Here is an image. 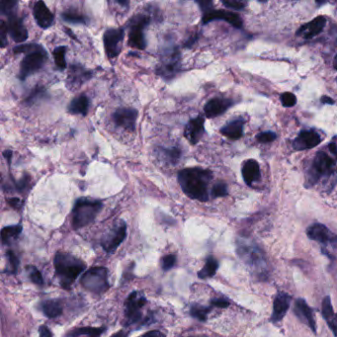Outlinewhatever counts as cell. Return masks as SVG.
I'll use <instances>...</instances> for the list:
<instances>
[{"mask_svg":"<svg viewBox=\"0 0 337 337\" xmlns=\"http://www.w3.org/2000/svg\"><path fill=\"white\" fill-rule=\"evenodd\" d=\"M334 66H335V68L337 70V54L336 55L335 59H334Z\"/></svg>","mask_w":337,"mask_h":337,"instance_id":"cell-57","label":"cell"},{"mask_svg":"<svg viewBox=\"0 0 337 337\" xmlns=\"http://www.w3.org/2000/svg\"><path fill=\"white\" fill-rule=\"evenodd\" d=\"M334 165L335 161L329 156L328 153L325 151H319L313 161L310 181L312 183H316L322 176L330 174L334 168Z\"/></svg>","mask_w":337,"mask_h":337,"instance_id":"cell-10","label":"cell"},{"mask_svg":"<svg viewBox=\"0 0 337 337\" xmlns=\"http://www.w3.org/2000/svg\"><path fill=\"white\" fill-rule=\"evenodd\" d=\"M280 98L284 107H293L297 103V97L291 92L283 93Z\"/></svg>","mask_w":337,"mask_h":337,"instance_id":"cell-45","label":"cell"},{"mask_svg":"<svg viewBox=\"0 0 337 337\" xmlns=\"http://www.w3.org/2000/svg\"><path fill=\"white\" fill-rule=\"evenodd\" d=\"M111 337H127V334L124 331H121V332L116 333L115 335H113Z\"/></svg>","mask_w":337,"mask_h":337,"instance_id":"cell-56","label":"cell"},{"mask_svg":"<svg viewBox=\"0 0 337 337\" xmlns=\"http://www.w3.org/2000/svg\"><path fill=\"white\" fill-rule=\"evenodd\" d=\"M181 55L178 48L168 47L161 54L156 74L166 81L174 79L181 72Z\"/></svg>","mask_w":337,"mask_h":337,"instance_id":"cell-5","label":"cell"},{"mask_svg":"<svg viewBox=\"0 0 337 337\" xmlns=\"http://www.w3.org/2000/svg\"><path fill=\"white\" fill-rule=\"evenodd\" d=\"M146 304L144 294L139 291L132 292L125 303V318L127 326H132L142 320V309Z\"/></svg>","mask_w":337,"mask_h":337,"instance_id":"cell-8","label":"cell"},{"mask_svg":"<svg viewBox=\"0 0 337 337\" xmlns=\"http://www.w3.org/2000/svg\"><path fill=\"white\" fill-rule=\"evenodd\" d=\"M223 4L228 8H234V9H243L245 7V3L237 0H230V1H223Z\"/></svg>","mask_w":337,"mask_h":337,"instance_id":"cell-47","label":"cell"},{"mask_svg":"<svg viewBox=\"0 0 337 337\" xmlns=\"http://www.w3.org/2000/svg\"><path fill=\"white\" fill-rule=\"evenodd\" d=\"M308 237L313 241L321 242L323 244L337 245V237L326 226L316 224L308 229Z\"/></svg>","mask_w":337,"mask_h":337,"instance_id":"cell-17","label":"cell"},{"mask_svg":"<svg viewBox=\"0 0 337 337\" xmlns=\"http://www.w3.org/2000/svg\"><path fill=\"white\" fill-rule=\"evenodd\" d=\"M291 297L285 293L279 294L275 300L273 305V315H272V322H280L285 317L289 310Z\"/></svg>","mask_w":337,"mask_h":337,"instance_id":"cell-23","label":"cell"},{"mask_svg":"<svg viewBox=\"0 0 337 337\" xmlns=\"http://www.w3.org/2000/svg\"><path fill=\"white\" fill-rule=\"evenodd\" d=\"M125 38L124 28H111L106 30L103 35L105 52L110 59L117 57L121 51Z\"/></svg>","mask_w":337,"mask_h":337,"instance_id":"cell-9","label":"cell"},{"mask_svg":"<svg viewBox=\"0 0 337 337\" xmlns=\"http://www.w3.org/2000/svg\"><path fill=\"white\" fill-rule=\"evenodd\" d=\"M277 138L276 134L273 132H265V133H261L256 137V140L259 143H271L273 141H275Z\"/></svg>","mask_w":337,"mask_h":337,"instance_id":"cell-46","label":"cell"},{"mask_svg":"<svg viewBox=\"0 0 337 337\" xmlns=\"http://www.w3.org/2000/svg\"><path fill=\"white\" fill-rule=\"evenodd\" d=\"M329 326L331 327L332 331L334 332L335 336L337 337V315H335L329 322H328Z\"/></svg>","mask_w":337,"mask_h":337,"instance_id":"cell-50","label":"cell"},{"mask_svg":"<svg viewBox=\"0 0 337 337\" xmlns=\"http://www.w3.org/2000/svg\"><path fill=\"white\" fill-rule=\"evenodd\" d=\"M139 116V112L133 108H119L117 109L113 115V122L119 126L127 130L128 132L134 133L136 131L137 119Z\"/></svg>","mask_w":337,"mask_h":337,"instance_id":"cell-12","label":"cell"},{"mask_svg":"<svg viewBox=\"0 0 337 337\" xmlns=\"http://www.w3.org/2000/svg\"><path fill=\"white\" fill-rule=\"evenodd\" d=\"M7 34H8V27L7 22L4 20L0 21V46L1 48H5L7 45Z\"/></svg>","mask_w":337,"mask_h":337,"instance_id":"cell-44","label":"cell"},{"mask_svg":"<svg viewBox=\"0 0 337 337\" xmlns=\"http://www.w3.org/2000/svg\"><path fill=\"white\" fill-rule=\"evenodd\" d=\"M27 271H28V276L30 278V280L38 285V286H42L44 284V279H43V276L41 274V272L38 270L37 267L33 266V265H29L27 267Z\"/></svg>","mask_w":337,"mask_h":337,"instance_id":"cell-37","label":"cell"},{"mask_svg":"<svg viewBox=\"0 0 337 337\" xmlns=\"http://www.w3.org/2000/svg\"><path fill=\"white\" fill-rule=\"evenodd\" d=\"M53 264L60 286L66 290L70 288L86 267L81 259L66 252H57Z\"/></svg>","mask_w":337,"mask_h":337,"instance_id":"cell-2","label":"cell"},{"mask_svg":"<svg viewBox=\"0 0 337 337\" xmlns=\"http://www.w3.org/2000/svg\"><path fill=\"white\" fill-rule=\"evenodd\" d=\"M176 264V256L174 254L165 255L161 260V267L164 271L172 269Z\"/></svg>","mask_w":337,"mask_h":337,"instance_id":"cell-42","label":"cell"},{"mask_svg":"<svg viewBox=\"0 0 337 337\" xmlns=\"http://www.w3.org/2000/svg\"><path fill=\"white\" fill-rule=\"evenodd\" d=\"M22 226L20 225H15V226H9L5 227L1 231V240L3 244H8L11 243L12 241H15L20 234L22 233Z\"/></svg>","mask_w":337,"mask_h":337,"instance_id":"cell-31","label":"cell"},{"mask_svg":"<svg viewBox=\"0 0 337 337\" xmlns=\"http://www.w3.org/2000/svg\"><path fill=\"white\" fill-rule=\"evenodd\" d=\"M213 178L212 171L200 167L181 169L177 180L184 194L193 200L207 202L209 200L208 187Z\"/></svg>","mask_w":337,"mask_h":337,"instance_id":"cell-1","label":"cell"},{"mask_svg":"<svg viewBox=\"0 0 337 337\" xmlns=\"http://www.w3.org/2000/svg\"><path fill=\"white\" fill-rule=\"evenodd\" d=\"M295 312L296 315L304 322H306L308 324V326L312 329V331L314 333H316V322L314 320V316H313V311L312 309L308 306V304L306 303V301L300 299L296 302V306H295Z\"/></svg>","mask_w":337,"mask_h":337,"instance_id":"cell-25","label":"cell"},{"mask_svg":"<svg viewBox=\"0 0 337 337\" xmlns=\"http://www.w3.org/2000/svg\"><path fill=\"white\" fill-rule=\"evenodd\" d=\"M102 208L103 203L100 200L88 198L77 199L71 213V226L73 230L82 229L94 222Z\"/></svg>","mask_w":337,"mask_h":337,"instance_id":"cell-4","label":"cell"},{"mask_svg":"<svg viewBox=\"0 0 337 337\" xmlns=\"http://www.w3.org/2000/svg\"><path fill=\"white\" fill-rule=\"evenodd\" d=\"M82 287L93 294L101 295L110 288L108 270L105 267H93L88 269L81 277Z\"/></svg>","mask_w":337,"mask_h":337,"instance_id":"cell-6","label":"cell"},{"mask_svg":"<svg viewBox=\"0 0 337 337\" xmlns=\"http://www.w3.org/2000/svg\"><path fill=\"white\" fill-rule=\"evenodd\" d=\"M238 252L241 256V259L245 261V263L251 266H259L264 263V259L262 257L261 252L252 245L240 243L238 246Z\"/></svg>","mask_w":337,"mask_h":337,"instance_id":"cell-22","label":"cell"},{"mask_svg":"<svg viewBox=\"0 0 337 337\" xmlns=\"http://www.w3.org/2000/svg\"><path fill=\"white\" fill-rule=\"evenodd\" d=\"M198 39H199V35H198L197 33L194 34L191 37H189V38L187 39V41H186L185 44H184V47H185V48H191L193 45L198 41Z\"/></svg>","mask_w":337,"mask_h":337,"instance_id":"cell-51","label":"cell"},{"mask_svg":"<svg viewBox=\"0 0 337 337\" xmlns=\"http://www.w3.org/2000/svg\"><path fill=\"white\" fill-rule=\"evenodd\" d=\"M7 203L14 209L16 210H19L23 207V201L20 200L19 198H10V199H7Z\"/></svg>","mask_w":337,"mask_h":337,"instance_id":"cell-48","label":"cell"},{"mask_svg":"<svg viewBox=\"0 0 337 337\" xmlns=\"http://www.w3.org/2000/svg\"><path fill=\"white\" fill-rule=\"evenodd\" d=\"M218 268H219L218 261L213 256H210L207 259L205 266L198 272V277L201 279L211 278L216 274Z\"/></svg>","mask_w":337,"mask_h":337,"instance_id":"cell-32","label":"cell"},{"mask_svg":"<svg viewBox=\"0 0 337 337\" xmlns=\"http://www.w3.org/2000/svg\"><path fill=\"white\" fill-rule=\"evenodd\" d=\"M141 337H166L165 335H163L162 333L158 332V331H151V332H148L146 333L145 335H143Z\"/></svg>","mask_w":337,"mask_h":337,"instance_id":"cell-53","label":"cell"},{"mask_svg":"<svg viewBox=\"0 0 337 337\" xmlns=\"http://www.w3.org/2000/svg\"><path fill=\"white\" fill-rule=\"evenodd\" d=\"M158 152L166 160V162L175 165L181 158L182 151L179 147H158Z\"/></svg>","mask_w":337,"mask_h":337,"instance_id":"cell-30","label":"cell"},{"mask_svg":"<svg viewBox=\"0 0 337 337\" xmlns=\"http://www.w3.org/2000/svg\"><path fill=\"white\" fill-rule=\"evenodd\" d=\"M104 332L103 328H78L73 330L68 334V337H77L80 336H88V337H99Z\"/></svg>","mask_w":337,"mask_h":337,"instance_id":"cell-33","label":"cell"},{"mask_svg":"<svg viewBox=\"0 0 337 337\" xmlns=\"http://www.w3.org/2000/svg\"><path fill=\"white\" fill-rule=\"evenodd\" d=\"M3 155H4V157L6 158L7 162L10 164V162H11V157H12V151H11L10 149H6V150L3 152Z\"/></svg>","mask_w":337,"mask_h":337,"instance_id":"cell-55","label":"cell"},{"mask_svg":"<svg viewBox=\"0 0 337 337\" xmlns=\"http://www.w3.org/2000/svg\"><path fill=\"white\" fill-rule=\"evenodd\" d=\"M6 255H7V260H8V263H9V267L7 268V270L5 272L9 273V274H16L18 272V267H19V259H18V257L11 250H8L7 253H6Z\"/></svg>","mask_w":337,"mask_h":337,"instance_id":"cell-36","label":"cell"},{"mask_svg":"<svg viewBox=\"0 0 337 337\" xmlns=\"http://www.w3.org/2000/svg\"><path fill=\"white\" fill-rule=\"evenodd\" d=\"M150 18L146 15L138 14L135 15L129 22V35L128 44L131 48L137 49H145L146 48L145 41V28L149 25Z\"/></svg>","mask_w":337,"mask_h":337,"instance_id":"cell-7","label":"cell"},{"mask_svg":"<svg viewBox=\"0 0 337 337\" xmlns=\"http://www.w3.org/2000/svg\"><path fill=\"white\" fill-rule=\"evenodd\" d=\"M228 195V186L225 182L219 181L212 188V196L214 198L225 197Z\"/></svg>","mask_w":337,"mask_h":337,"instance_id":"cell-41","label":"cell"},{"mask_svg":"<svg viewBox=\"0 0 337 337\" xmlns=\"http://www.w3.org/2000/svg\"><path fill=\"white\" fill-rule=\"evenodd\" d=\"M18 5L17 1L14 0H3L1 2V14L7 17L15 14V9Z\"/></svg>","mask_w":337,"mask_h":337,"instance_id":"cell-39","label":"cell"},{"mask_svg":"<svg viewBox=\"0 0 337 337\" xmlns=\"http://www.w3.org/2000/svg\"><path fill=\"white\" fill-rule=\"evenodd\" d=\"M233 100L227 98H213L204 106V112L207 118H216L233 106Z\"/></svg>","mask_w":337,"mask_h":337,"instance_id":"cell-20","label":"cell"},{"mask_svg":"<svg viewBox=\"0 0 337 337\" xmlns=\"http://www.w3.org/2000/svg\"><path fill=\"white\" fill-rule=\"evenodd\" d=\"M30 182H31L30 176H29V175H24V176L21 178V180H19V181H14L15 189H16L18 192H24L25 190L28 189V187H29V185H30Z\"/></svg>","mask_w":337,"mask_h":337,"instance_id":"cell-43","label":"cell"},{"mask_svg":"<svg viewBox=\"0 0 337 337\" xmlns=\"http://www.w3.org/2000/svg\"><path fill=\"white\" fill-rule=\"evenodd\" d=\"M93 76V71L88 70L79 63L71 64L67 75L66 84L69 89H73L81 86L84 82L89 80Z\"/></svg>","mask_w":337,"mask_h":337,"instance_id":"cell-14","label":"cell"},{"mask_svg":"<svg viewBox=\"0 0 337 337\" xmlns=\"http://www.w3.org/2000/svg\"><path fill=\"white\" fill-rule=\"evenodd\" d=\"M46 90L43 88V87H39L37 86L28 96L27 98L24 100V102L27 104V105H33L35 104L36 101H38L39 99L41 100L42 98L46 97Z\"/></svg>","mask_w":337,"mask_h":337,"instance_id":"cell-38","label":"cell"},{"mask_svg":"<svg viewBox=\"0 0 337 337\" xmlns=\"http://www.w3.org/2000/svg\"><path fill=\"white\" fill-rule=\"evenodd\" d=\"M205 134V119L202 116H198L189 120L184 130V137L191 144L196 145L200 142Z\"/></svg>","mask_w":337,"mask_h":337,"instance_id":"cell-16","label":"cell"},{"mask_svg":"<svg viewBox=\"0 0 337 337\" xmlns=\"http://www.w3.org/2000/svg\"><path fill=\"white\" fill-rule=\"evenodd\" d=\"M14 53H26L20 65L19 79L24 81L30 75L38 72L48 60V52L43 46L38 44L19 45L13 48Z\"/></svg>","mask_w":337,"mask_h":337,"instance_id":"cell-3","label":"cell"},{"mask_svg":"<svg viewBox=\"0 0 337 337\" xmlns=\"http://www.w3.org/2000/svg\"><path fill=\"white\" fill-rule=\"evenodd\" d=\"M243 126L244 120L242 118H239L225 125L221 129V134L231 140H239L243 135Z\"/></svg>","mask_w":337,"mask_h":337,"instance_id":"cell-27","label":"cell"},{"mask_svg":"<svg viewBox=\"0 0 337 337\" xmlns=\"http://www.w3.org/2000/svg\"><path fill=\"white\" fill-rule=\"evenodd\" d=\"M7 27L9 36L16 43H23L28 39V30L23 23L22 17H19L16 14L9 16L7 21Z\"/></svg>","mask_w":337,"mask_h":337,"instance_id":"cell-15","label":"cell"},{"mask_svg":"<svg viewBox=\"0 0 337 337\" xmlns=\"http://www.w3.org/2000/svg\"></svg>","mask_w":337,"mask_h":337,"instance_id":"cell-58","label":"cell"},{"mask_svg":"<svg viewBox=\"0 0 337 337\" xmlns=\"http://www.w3.org/2000/svg\"><path fill=\"white\" fill-rule=\"evenodd\" d=\"M210 313V309L200 306V305H192L190 308V315L194 319L198 321L205 322L208 319V314Z\"/></svg>","mask_w":337,"mask_h":337,"instance_id":"cell-35","label":"cell"},{"mask_svg":"<svg viewBox=\"0 0 337 337\" xmlns=\"http://www.w3.org/2000/svg\"><path fill=\"white\" fill-rule=\"evenodd\" d=\"M33 15L36 23L42 29H48L52 26L54 16L44 1H37L33 7Z\"/></svg>","mask_w":337,"mask_h":337,"instance_id":"cell-19","label":"cell"},{"mask_svg":"<svg viewBox=\"0 0 337 337\" xmlns=\"http://www.w3.org/2000/svg\"><path fill=\"white\" fill-rule=\"evenodd\" d=\"M241 172H242V177H243L244 182L249 186H251L252 183L260 180V176H261L260 166L258 162L255 161L254 159H249L245 161L243 163Z\"/></svg>","mask_w":337,"mask_h":337,"instance_id":"cell-24","label":"cell"},{"mask_svg":"<svg viewBox=\"0 0 337 337\" xmlns=\"http://www.w3.org/2000/svg\"><path fill=\"white\" fill-rule=\"evenodd\" d=\"M327 22H328V19L325 16H318L313 21L302 26L298 30L297 35L305 39L314 38L323 32V30L325 29L327 25Z\"/></svg>","mask_w":337,"mask_h":337,"instance_id":"cell-21","label":"cell"},{"mask_svg":"<svg viewBox=\"0 0 337 337\" xmlns=\"http://www.w3.org/2000/svg\"><path fill=\"white\" fill-rule=\"evenodd\" d=\"M65 54H66V47L65 46H59V47L54 48L53 51H52V55H53L55 65L60 70L66 68Z\"/></svg>","mask_w":337,"mask_h":337,"instance_id":"cell-34","label":"cell"},{"mask_svg":"<svg viewBox=\"0 0 337 337\" xmlns=\"http://www.w3.org/2000/svg\"><path fill=\"white\" fill-rule=\"evenodd\" d=\"M89 106H90L89 98L84 94H81L70 101L67 107V111L72 115L86 116L88 114Z\"/></svg>","mask_w":337,"mask_h":337,"instance_id":"cell-26","label":"cell"},{"mask_svg":"<svg viewBox=\"0 0 337 337\" xmlns=\"http://www.w3.org/2000/svg\"><path fill=\"white\" fill-rule=\"evenodd\" d=\"M211 303L213 306L218 308H228L230 305V303L225 299H215Z\"/></svg>","mask_w":337,"mask_h":337,"instance_id":"cell-49","label":"cell"},{"mask_svg":"<svg viewBox=\"0 0 337 337\" xmlns=\"http://www.w3.org/2000/svg\"><path fill=\"white\" fill-rule=\"evenodd\" d=\"M216 20H223L228 22L229 24L233 25L234 27L240 29L242 27V19L241 16L238 13L232 12V11H227V10H215L211 9L205 13H203V18H202V23L204 25L216 21Z\"/></svg>","mask_w":337,"mask_h":337,"instance_id":"cell-13","label":"cell"},{"mask_svg":"<svg viewBox=\"0 0 337 337\" xmlns=\"http://www.w3.org/2000/svg\"><path fill=\"white\" fill-rule=\"evenodd\" d=\"M321 101L323 104H330V105H334L336 102L333 98L329 96H323L321 98Z\"/></svg>","mask_w":337,"mask_h":337,"instance_id":"cell-54","label":"cell"},{"mask_svg":"<svg viewBox=\"0 0 337 337\" xmlns=\"http://www.w3.org/2000/svg\"><path fill=\"white\" fill-rule=\"evenodd\" d=\"M321 142L322 137L318 132L314 130H308L303 131L299 134V136L293 143V146L296 150H306L316 147L321 144Z\"/></svg>","mask_w":337,"mask_h":337,"instance_id":"cell-18","label":"cell"},{"mask_svg":"<svg viewBox=\"0 0 337 337\" xmlns=\"http://www.w3.org/2000/svg\"><path fill=\"white\" fill-rule=\"evenodd\" d=\"M39 333H40V337H52L50 330L46 326H42L39 330Z\"/></svg>","mask_w":337,"mask_h":337,"instance_id":"cell-52","label":"cell"},{"mask_svg":"<svg viewBox=\"0 0 337 337\" xmlns=\"http://www.w3.org/2000/svg\"><path fill=\"white\" fill-rule=\"evenodd\" d=\"M61 19L66 23L71 24H82L87 25L88 24V18L81 12L75 10V9H68L61 13Z\"/></svg>","mask_w":337,"mask_h":337,"instance_id":"cell-29","label":"cell"},{"mask_svg":"<svg viewBox=\"0 0 337 337\" xmlns=\"http://www.w3.org/2000/svg\"><path fill=\"white\" fill-rule=\"evenodd\" d=\"M41 310L48 319H55L62 314V306L57 300H48L41 304Z\"/></svg>","mask_w":337,"mask_h":337,"instance_id":"cell-28","label":"cell"},{"mask_svg":"<svg viewBox=\"0 0 337 337\" xmlns=\"http://www.w3.org/2000/svg\"><path fill=\"white\" fill-rule=\"evenodd\" d=\"M323 316L324 318L327 320V322H329L336 314L334 312V308H333V304H332V300L330 297H326L323 301Z\"/></svg>","mask_w":337,"mask_h":337,"instance_id":"cell-40","label":"cell"},{"mask_svg":"<svg viewBox=\"0 0 337 337\" xmlns=\"http://www.w3.org/2000/svg\"><path fill=\"white\" fill-rule=\"evenodd\" d=\"M127 237V225L124 221H120L107 235L104 236L101 245L108 253H113Z\"/></svg>","mask_w":337,"mask_h":337,"instance_id":"cell-11","label":"cell"}]
</instances>
